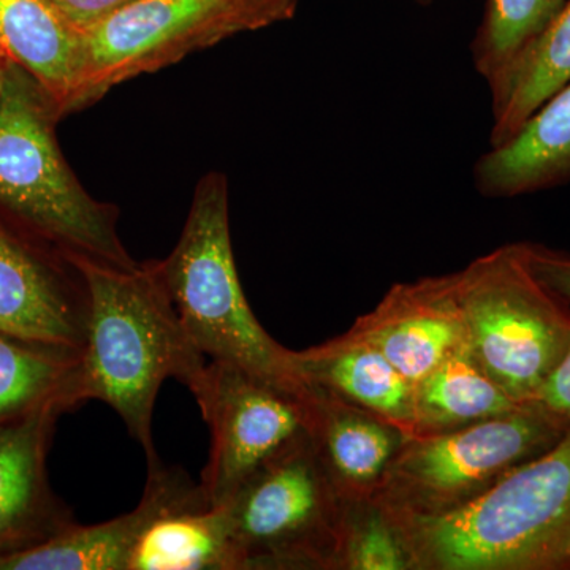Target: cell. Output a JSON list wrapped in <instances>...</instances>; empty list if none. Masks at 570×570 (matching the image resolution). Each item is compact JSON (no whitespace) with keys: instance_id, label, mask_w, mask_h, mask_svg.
<instances>
[{"instance_id":"obj_5","label":"cell","mask_w":570,"mask_h":570,"mask_svg":"<svg viewBox=\"0 0 570 570\" xmlns=\"http://www.w3.org/2000/svg\"><path fill=\"white\" fill-rule=\"evenodd\" d=\"M469 351L519 403L531 404L570 347V306L532 272L527 243L455 273Z\"/></svg>"},{"instance_id":"obj_10","label":"cell","mask_w":570,"mask_h":570,"mask_svg":"<svg viewBox=\"0 0 570 570\" xmlns=\"http://www.w3.org/2000/svg\"><path fill=\"white\" fill-rule=\"evenodd\" d=\"M348 332L376 347L417 385L450 356L469 347L455 273L392 285Z\"/></svg>"},{"instance_id":"obj_22","label":"cell","mask_w":570,"mask_h":570,"mask_svg":"<svg viewBox=\"0 0 570 570\" xmlns=\"http://www.w3.org/2000/svg\"><path fill=\"white\" fill-rule=\"evenodd\" d=\"M568 0H487L471 45L472 61L491 86L550 28Z\"/></svg>"},{"instance_id":"obj_17","label":"cell","mask_w":570,"mask_h":570,"mask_svg":"<svg viewBox=\"0 0 570 570\" xmlns=\"http://www.w3.org/2000/svg\"><path fill=\"white\" fill-rule=\"evenodd\" d=\"M309 436L340 497L376 489L406 441L384 420L324 395L314 401Z\"/></svg>"},{"instance_id":"obj_1","label":"cell","mask_w":570,"mask_h":570,"mask_svg":"<svg viewBox=\"0 0 570 570\" xmlns=\"http://www.w3.org/2000/svg\"><path fill=\"white\" fill-rule=\"evenodd\" d=\"M86 294L81 392L121 417L140 444L148 471L163 464L154 445L157 395L167 379L189 387L208 358L194 346L157 264L119 268L71 257Z\"/></svg>"},{"instance_id":"obj_24","label":"cell","mask_w":570,"mask_h":570,"mask_svg":"<svg viewBox=\"0 0 570 570\" xmlns=\"http://www.w3.org/2000/svg\"><path fill=\"white\" fill-rule=\"evenodd\" d=\"M527 253L535 276L570 306V255L532 243Z\"/></svg>"},{"instance_id":"obj_3","label":"cell","mask_w":570,"mask_h":570,"mask_svg":"<svg viewBox=\"0 0 570 570\" xmlns=\"http://www.w3.org/2000/svg\"><path fill=\"white\" fill-rule=\"evenodd\" d=\"M55 105L31 75L7 59L0 75V208L63 261L86 257L119 268L127 254L108 206L82 189L55 138Z\"/></svg>"},{"instance_id":"obj_29","label":"cell","mask_w":570,"mask_h":570,"mask_svg":"<svg viewBox=\"0 0 570 570\" xmlns=\"http://www.w3.org/2000/svg\"><path fill=\"white\" fill-rule=\"evenodd\" d=\"M7 58L2 55V51H0V75H2L3 67H6Z\"/></svg>"},{"instance_id":"obj_16","label":"cell","mask_w":570,"mask_h":570,"mask_svg":"<svg viewBox=\"0 0 570 570\" xmlns=\"http://www.w3.org/2000/svg\"><path fill=\"white\" fill-rule=\"evenodd\" d=\"M0 51L31 75L59 118L71 111L81 32L47 0H0Z\"/></svg>"},{"instance_id":"obj_9","label":"cell","mask_w":570,"mask_h":570,"mask_svg":"<svg viewBox=\"0 0 570 570\" xmlns=\"http://www.w3.org/2000/svg\"><path fill=\"white\" fill-rule=\"evenodd\" d=\"M239 31L227 0H132L81 32L71 111Z\"/></svg>"},{"instance_id":"obj_15","label":"cell","mask_w":570,"mask_h":570,"mask_svg":"<svg viewBox=\"0 0 570 570\" xmlns=\"http://www.w3.org/2000/svg\"><path fill=\"white\" fill-rule=\"evenodd\" d=\"M570 183V81L546 100L523 127L483 154L475 189L487 198H515Z\"/></svg>"},{"instance_id":"obj_20","label":"cell","mask_w":570,"mask_h":570,"mask_svg":"<svg viewBox=\"0 0 570 570\" xmlns=\"http://www.w3.org/2000/svg\"><path fill=\"white\" fill-rule=\"evenodd\" d=\"M524 406L499 387L469 347L463 348L415 385V436L472 425Z\"/></svg>"},{"instance_id":"obj_4","label":"cell","mask_w":570,"mask_h":570,"mask_svg":"<svg viewBox=\"0 0 570 570\" xmlns=\"http://www.w3.org/2000/svg\"><path fill=\"white\" fill-rule=\"evenodd\" d=\"M157 266L187 336L206 358L314 397L292 370L291 348L265 332L247 303L235 264L223 175H208L198 184L183 234Z\"/></svg>"},{"instance_id":"obj_2","label":"cell","mask_w":570,"mask_h":570,"mask_svg":"<svg viewBox=\"0 0 570 570\" xmlns=\"http://www.w3.org/2000/svg\"><path fill=\"white\" fill-rule=\"evenodd\" d=\"M412 569L570 568V426L463 504L392 517Z\"/></svg>"},{"instance_id":"obj_28","label":"cell","mask_w":570,"mask_h":570,"mask_svg":"<svg viewBox=\"0 0 570 570\" xmlns=\"http://www.w3.org/2000/svg\"><path fill=\"white\" fill-rule=\"evenodd\" d=\"M411 2H414L415 6H420V7H430L431 3L434 2V0H411Z\"/></svg>"},{"instance_id":"obj_14","label":"cell","mask_w":570,"mask_h":570,"mask_svg":"<svg viewBox=\"0 0 570 570\" xmlns=\"http://www.w3.org/2000/svg\"><path fill=\"white\" fill-rule=\"evenodd\" d=\"M291 365L311 392L384 420L406 439L417 434L415 385L354 333L306 351H291Z\"/></svg>"},{"instance_id":"obj_6","label":"cell","mask_w":570,"mask_h":570,"mask_svg":"<svg viewBox=\"0 0 570 570\" xmlns=\"http://www.w3.org/2000/svg\"><path fill=\"white\" fill-rule=\"evenodd\" d=\"M568 428L532 403L472 425L409 438L374 489L376 505L392 517L455 508L546 452Z\"/></svg>"},{"instance_id":"obj_25","label":"cell","mask_w":570,"mask_h":570,"mask_svg":"<svg viewBox=\"0 0 570 570\" xmlns=\"http://www.w3.org/2000/svg\"><path fill=\"white\" fill-rule=\"evenodd\" d=\"M239 31H257L294 17L298 0H227Z\"/></svg>"},{"instance_id":"obj_11","label":"cell","mask_w":570,"mask_h":570,"mask_svg":"<svg viewBox=\"0 0 570 570\" xmlns=\"http://www.w3.org/2000/svg\"><path fill=\"white\" fill-rule=\"evenodd\" d=\"M212 508L200 483L183 469L148 471L140 504L104 523L77 527L39 547L0 561V570H129L149 530L176 513Z\"/></svg>"},{"instance_id":"obj_30","label":"cell","mask_w":570,"mask_h":570,"mask_svg":"<svg viewBox=\"0 0 570 570\" xmlns=\"http://www.w3.org/2000/svg\"><path fill=\"white\" fill-rule=\"evenodd\" d=\"M568 558H569V561H570V542H569V547H568Z\"/></svg>"},{"instance_id":"obj_13","label":"cell","mask_w":570,"mask_h":570,"mask_svg":"<svg viewBox=\"0 0 570 570\" xmlns=\"http://www.w3.org/2000/svg\"><path fill=\"white\" fill-rule=\"evenodd\" d=\"M86 294L28 242L0 223V330L82 348Z\"/></svg>"},{"instance_id":"obj_23","label":"cell","mask_w":570,"mask_h":570,"mask_svg":"<svg viewBox=\"0 0 570 570\" xmlns=\"http://www.w3.org/2000/svg\"><path fill=\"white\" fill-rule=\"evenodd\" d=\"M346 569L355 570H403L412 569L406 546L381 508L347 534L340 532L335 560Z\"/></svg>"},{"instance_id":"obj_7","label":"cell","mask_w":570,"mask_h":570,"mask_svg":"<svg viewBox=\"0 0 570 570\" xmlns=\"http://www.w3.org/2000/svg\"><path fill=\"white\" fill-rule=\"evenodd\" d=\"M337 497L309 433L266 461L223 505L242 569L333 562Z\"/></svg>"},{"instance_id":"obj_21","label":"cell","mask_w":570,"mask_h":570,"mask_svg":"<svg viewBox=\"0 0 570 570\" xmlns=\"http://www.w3.org/2000/svg\"><path fill=\"white\" fill-rule=\"evenodd\" d=\"M238 569V551L220 505L157 521L135 551L129 570Z\"/></svg>"},{"instance_id":"obj_19","label":"cell","mask_w":570,"mask_h":570,"mask_svg":"<svg viewBox=\"0 0 570 570\" xmlns=\"http://www.w3.org/2000/svg\"><path fill=\"white\" fill-rule=\"evenodd\" d=\"M570 81V0L530 50L489 86L493 126L490 148L504 145L523 124Z\"/></svg>"},{"instance_id":"obj_26","label":"cell","mask_w":570,"mask_h":570,"mask_svg":"<svg viewBox=\"0 0 570 570\" xmlns=\"http://www.w3.org/2000/svg\"><path fill=\"white\" fill-rule=\"evenodd\" d=\"M534 403L558 422L570 426V347L540 389Z\"/></svg>"},{"instance_id":"obj_18","label":"cell","mask_w":570,"mask_h":570,"mask_svg":"<svg viewBox=\"0 0 570 570\" xmlns=\"http://www.w3.org/2000/svg\"><path fill=\"white\" fill-rule=\"evenodd\" d=\"M81 371V348L0 330V425L41 409L82 406Z\"/></svg>"},{"instance_id":"obj_27","label":"cell","mask_w":570,"mask_h":570,"mask_svg":"<svg viewBox=\"0 0 570 570\" xmlns=\"http://www.w3.org/2000/svg\"><path fill=\"white\" fill-rule=\"evenodd\" d=\"M75 29L82 32L132 0H47Z\"/></svg>"},{"instance_id":"obj_8","label":"cell","mask_w":570,"mask_h":570,"mask_svg":"<svg viewBox=\"0 0 570 570\" xmlns=\"http://www.w3.org/2000/svg\"><path fill=\"white\" fill-rule=\"evenodd\" d=\"M187 389L212 434L200 482L212 508L227 504L258 468L309 433L317 397L296 395L217 360H208Z\"/></svg>"},{"instance_id":"obj_12","label":"cell","mask_w":570,"mask_h":570,"mask_svg":"<svg viewBox=\"0 0 570 570\" xmlns=\"http://www.w3.org/2000/svg\"><path fill=\"white\" fill-rule=\"evenodd\" d=\"M63 414L47 407L0 425V561L80 524L48 478V452Z\"/></svg>"}]
</instances>
